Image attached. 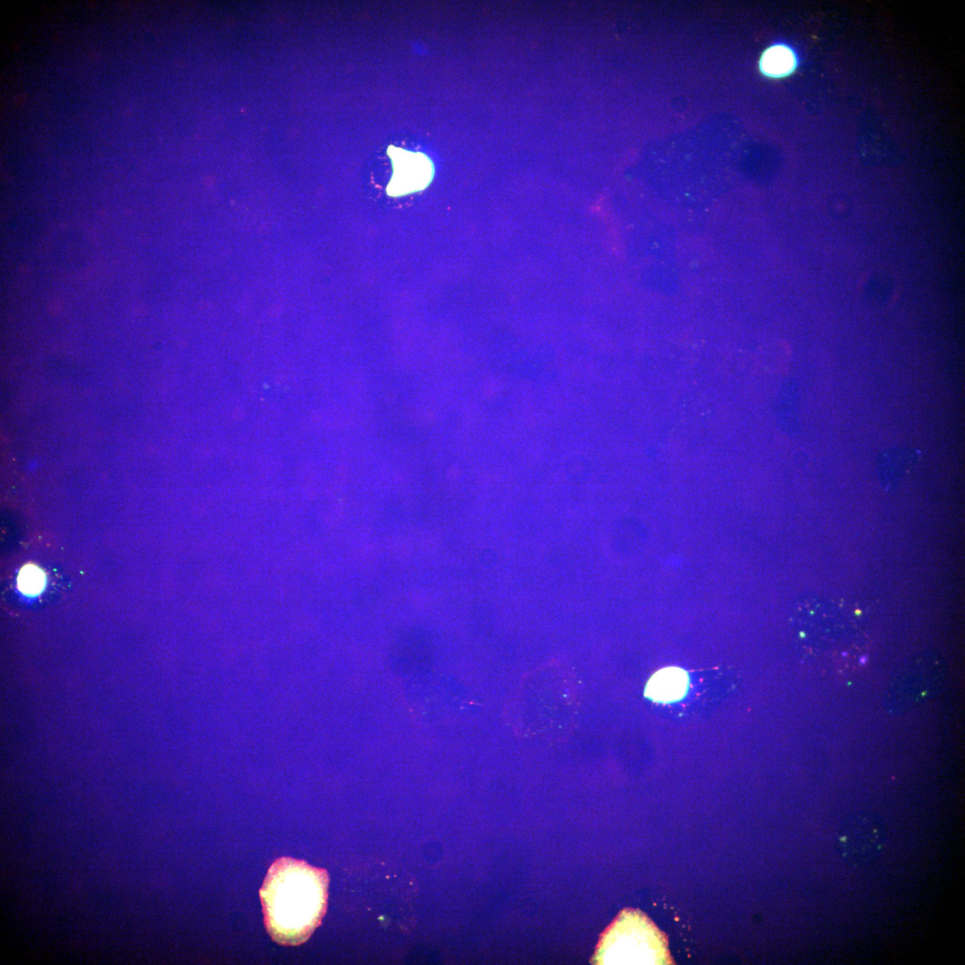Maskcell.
Masks as SVG:
<instances>
[{
	"instance_id": "4",
	"label": "cell",
	"mask_w": 965,
	"mask_h": 965,
	"mask_svg": "<svg viewBox=\"0 0 965 965\" xmlns=\"http://www.w3.org/2000/svg\"><path fill=\"white\" fill-rule=\"evenodd\" d=\"M391 156V155H390ZM394 174L389 187L391 195H403L424 189L432 178V164L422 154H394Z\"/></svg>"
},
{
	"instance_id": "1",
	"label": "cell",
	"mask_w": 965,
	"mask_h": 965,
	"mask_svg": "<svg viewBox=\"0 0 965 965\" xmlns=\"http://www.w3.org/2000/svg\"><path fill=\"white\" fill-rule=\"evenodd\" d=\"M328 885L326 870L304 860L277 859L259 892L264 925L271 937L283 945L306 942L325 913Z\"/></svg>"
},
{
	"instance_id": "5",
	"label": "cell",
	"mask_w": 965,
	"mask_h": 965,
	"mask_svg": "<svg viewBox=\"0 0 965 965\" xmlns=\"http://www.w3.org/2000/svg\"><path fill=\"white\" fill-rule=\"evenodd\" d=\"M688 684L689 678L684 670L676 667H665L650 678L645 694L655 701H676L686 693Z\"/></svg>"
},
{
	"instance_id": "7",
	"label": "cell",
	"mask_w": 965,
	"mask_h": 965,
	"mask_svg": "<svg viewBox=\"0 0 965 965\" xmlns=\"http://www.w3.org/2000/svg\"><path fill=\"white\" fill-rule=\"evenodd\" d=\"M17 585L21 592L28 596L40 593L46 585V575L38 566H23L18 574Z\"/></svg>"
},
{
	"instance_id": "3",
	"label": "cell",
	"mask_w": 965,
	"mask_h": 965,
	"mask_svg": "<svg viewBox=\"0 0 965 965\" xmlns=\"http://www.w3.org/2000/svg\"><path fill=\"white\" fill-rule=\"evenodd\" d=\"M886 843V826L882 818L869 811L850 815L838 827L835 836L837 857L854 868H866L880 857Z\"/></svg>"
},
{
	"instance_id": "6",
	"label": "cell",
	"mask_w": 965,
	"mask_h": 965,
	"mask_svg": "<svg viewBox=\"0 0 965 965\" xmlns=\"http://www.w3.org/2000/svg\"><path fill=\"white\" fill-rule=\"evenodd\" d=\"M796 65L793 50L783 45L770 46L760 59V68L768 76L781 77L789 74Z\"/></svg>"
},
{
	"instance_id": "2",
	"label": "cell",
	"mask_w": 965,
	"mask_h": 965,
	"mask_svg": "<svg viewBox=\"0 0 965 965\" xmlns=\"http://www.w3.org/2000/svg\"><path fill=\"white\" fill-rule=\"evenodd\" d=\"M595 964H672L666 936L642 912L625 910L602 934Z\"/></svg>"
}]
</instances>
